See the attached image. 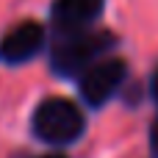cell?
I'll return each instance as SVG.
<instances>
[{"mask_svg":"<svg viewBox=\"0 0 158 158\" xmlns=\"http://www.w3.org/2000/svg\"><path fill=\"white\" fill-rule=\"evenodd\" d=\"M108 47H114V36L108 31L64 33L50 53V67L58 75H83L103 53H108Z\"/></svg>","mask_w":158,"mask_h":158,"instance_id":"6da1fadb","label":"cell"},{"mask_svg":"<svg viewBox=\"0 0 158 158\" xmlns=\"http://www.w3.org/2000/svg\"><path fill=\"white\" fill-rule=\"evenodd\" d=\"M31 128H33V136L36 139L61 147V144L75 142L83 133L86 119H83V111L72 100L44 97L33 108V114H31Z\"/></svg>","mask_w":158,"mask_h":158,"instance_id":"7a4b0ae2","label":"cell"},{"mask_svg":"<svg viewBox=\"0 0 158 158\" xmlns=\"http://www.w3.org/2000/svg\"><path fill=\"white\" fill-rule=\"evenodd\" d=\"M125 75H128L125 61H119V58H103V61L92 64V67L81 75L78 92H81V97H83L86 106L100 108V106L125 83Z\"/></svg>","mask_w":158,"mask_h":158,"instance_id":"3957f363","label":"cell"},{"mask_svg":"<svg viewBox=\"0 0 158 158\" xmlns=\"http://www.w3.org/2000/svg\"><path fill=\"white\" fill-rule=\"evenodd\" d=\"M42 44H44V31L36 19L17 22L0 39V61L3 64H25L28 58H33L42 50Z\"/></svg>","mask_w":158,"mask_h":158,"instance_id":"277c9868","label":"cell"},{"mask_svg":"<svg viewBox=\"0 0 158 158\" xmlns=\"http://www.w3.org/2000/svg\"><path fill=\"white\" fill-rule=\"evenodd\" d=\"M103 3L106 0H53L50 17L56 31H64V33L86 31V25L100 17Z\"/></svg>","mask_w":158,"mask_h":158,"instance_id":"5b68a950","label":"cell"},{"mask_svg":"<svg viewBox=\"0 0 158 158\" xmlns=\"http://www.w3.org/2000/svg\"><path fill=\"white\" fill-rule=\"evenodd\" d=\"M150 147H153V156L158 158V117L153 119V125H150Z\"/></svg>","mask_w":158,"mask_h":158,"instance_id":"8992f818","label":"cell"},{"mask_svg":"<svg viewBox=\"0 0 158 158\" xmlns=\"http://www.w3.org/2000/svg\"><path fill=\"white\" fill-rule=\"evenodd\" d=\"M150 92H153V97H156V103H158V69L153 72V83H150Z\"/></svg>","mask_w":158,"mask_h":158,"instance_id":"52a82bcc","label":"cell"},{"mask_svg":"<svg viewBox=\"0 0 158 158\" xmlns=\"http://www.w3.org/2000/svg\"><path fill=\"white\" fill-rule=\"evenodd\" d=\"M39 158H67V156H61V153H50V156H39Z\"/></svg>","mask_w":158,"mask_h":158,"instance_id":"ba28073f","label":"cell"}]
</instances>
